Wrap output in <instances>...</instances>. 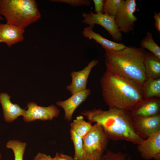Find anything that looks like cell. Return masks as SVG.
<instances>
[{"label":"cell","instance_id":"cell-1","mask_svg":"<svg viewBox=\"0 0 160 160\" xmlns=\"http://www.w3.org/2000/svg\"><path fill=\"white\" fill-rule=\"evenodd\" d=\"M109 108L107 111L94 108L84 110L81 113L91 123L99 124L109 139L124 140L137 145L140 143L143 139L135 131L133 118L129 112Z\"/></svg>","mask_w":160,"mask_h":160},{"label":"cell","instance_id":"cell-2","mask_svg":"<svg viewBox=\"0 0 160 160\" xmlns=\"http://www.w3.org/2000/svg\"><path fill=\"white\" fill-rule=\"evenodd\" d=\"M100 83L103 99L109 108L129 111L143 99L142 88L114 72L106 70Z\"/></svg>","mask_w":160,"mask_h":160},{"label":"cell","instance_id":"cell-3","mask_svg":"<svg viewBox=\"0 0 160 160\" xmlns=\"http://www.w3.org/2000/svg\"><path fill=\"white\" fill-rule=\"evenodd\" d=\"M148 52L141 47L127 46L118 51H105L106 70L121 76L142 88L147 79L144 62Z\"/></svg>","mask_w":160,"mask_h":160},{"label":"cell","instance_id":"cell-4","mask_svg":"<svg viewBox=\"0 0 160 160\" xmlns=\"http://www.w3.org/2000/svg\"><path fill=\"white\" fill-rule=\"evenodd\" d=\"M0 14L6 23L24 30L41 17L35 0H0Z\"/></svg>","mask_w":160,"mask_h":160},{"label":"cell","instance_id":"cell-5","mask_svg":"<svg viewBox=\"0 0 160 160\" xmlns=\"http://www.w3.org/2000/svg\"><path fill=\"white\" fill-rule=\"evenodd\" d=\"M82 139L83 153L80 160H99L106 150L109 141L101 126L95 123Z\"/></svg>","mask_w":160,"mask_h":160},{"label":"cell","instance_id":"cell-6","mask_svg":"<svg viewBox=\"0 0 160 160\" xmlns=\"http://www.w3.org/2000/svg\"><path fill=\"white\" fill-rule=\"evenodd\" d=\"M82 16L84 17L82 23L88 25L89 27L92 28L95 24L100 25L108 31L114 40L117 41L121 40L122 32L115 23L114 16L104 13H94L91 11L90 13H83Z\"/></svg>","mask_w":160,"mask_h":160},{"label":"cell","instance_id":"cell-7","mask_svg":"<svg viewBox=\"0 0 160 160\" xmlns=\"http://www.w3.org/2000/svg\"><path fill=\"white\" fill-rule=\"evenodd\" d=\"M136 6L135 0H124L114 16L115 23L121 32L126 33L134 31V23L138 19L134 15Z\"/></svg>","mask_w":160,"mask_h":160},{"label":"cell","instance_id":"cell-8","mask_svg":"<svg viewBox=\"0 0 160 160\" xmlns=\"http://www.w3.org/2000/svg\"><path fill=\"white\" fill-rule=\"evenodd\" d=\"M28 108L23 116L24 121L30 122L36 120L42 121L51 120L59 115L60 110L55 105L52 104L47 107L39 106L33 102L27 103Z\"/></svg>","mask_w":160,"mask_h":160},{"label":"cell","instance_id":"cell-9","mask_svg":"<svg viewBox=\"0 0 160 160\" xmlns=\"http://www.w3.org/2000/svg\"><path fill=\"white\" fill-rule=\"evenodd\" d=\"M133 124L137 134L142 139H145L160 131V113L151 116L133 118Z\"/></svg>","mask_w":160,"mask_h":160},{"label":"cell","instance_id":"cell-10","mask_svg":"<svg viewBox=\"0 0 160 160\" xmlns=\"http://www.w3.org/2000/svg\"><path fill=\"white\" fill-rule=\"evenodd\" d=\"M137 149L144 160H160V131L152 135L137 145Z\"/></svg>","mask_w":160,"mask_h":160},{"label":"cell","instance_id":"cell-11","mask_svg":"<svg viewBox=\"0 0 160 160\" xmlns=\"http://www.w3.org/2000/svg\"><path fill=\"white\" fill-rule=\"evenodd\" d=\"M98 63L97 60H92L82 70L71 72V83L66 87V89L71 95L87 89V80L89 74L93 68Z\"/></svg>","mask_w":160,"mask_h":160},{"label":"cell","instance_id":"cell-12","mask_svg":"<svg viewBox=\"0 0 160 160\" xmlns=\"http://www.w3.org/2000/svg\"><path fill=\"white\" fill-rule=\"evenodd\" d=\"M133 118L152 116L160 113V98L143 99L129 111Z\"/></svg>","mask_w":160,"mask_h":160},{"label":"cell","instance_id":"cell-13","mask_svg":"<svg viewBox=\"0 0 160 160\" xmlns=\"http://www.w3.org/2000/svg\"><path fill=\"white\" fill-rule=\"evenodd\" d=\"M90 93V90L87 89L73 95L71 97L65 100L56 102V105L63 109L65 120L68 121H71L73 115L75 110L85 101Z\"/></svg>","mask_w":160,"mask_h":160},{"label":"cell","instance_id":"cell-14","mask_svg":"<svg viewBox=\"0 0 160 160\" xmlns=\"http://www.w3.org/2000/svg\"><path fill=\"white\" fill-rule=\"evenodd\" d=\"M10 96L6 92L0 93V103L1 105L5 121L10 123L20 116H23L26 111L18 104H13L10 100Z\"/></svg>","mask_w":160,"mask_h":160},{"label":"cell","instance_id":"cell-15","mask_svg":"<svg viewBox=\"0 0 160 160\" xmlns=\"http://www.w3.org/2000/svg\"><path fill=\"white\" fill-rule=\"evenodd\" d=\"M24 30L7 23H0V40L10 47L23 41Z\"/></svg>","mask_w":160,"mask_h":160},{"label":"cell","instance_id":"cell-16","mask_svg":"<svg viewBox=\"0 0 160 160\" xmlns=\"http://www.w3.org/2000/svg\"><path fill=\"white\" fill-rule=\"evenodd\" d=\"M83 36L90 39H93L100 44L105 51H118L126 47L122 43L113 41L103 37L99 33L95 32L90 27H85L82 31Z\"/></svg>","mask_w":160,"mask_h":160},{"label":"cell","instance_id":"cell-17","mask_svg":"<svg viewBox=\"0 0 160 160\" xmlns=\"http://www.w3.org/2000/svg\"><path fill=\"white\" fill-rule=\"evenodd\" d=\"M147 78H160V59L148 52L144 62Z\"/></svg>","mask_w":160,"mask_h":160},{"label":"cell","instance_id":"cell-18","mask_svg":"<svg viewBox=\"0 0 160 160\" xmlns=\"http://www.w3.org/2000/svg\"><path fill=\"white\" fill-rule=\"evenodd\" d=\"M142 89L143 99L160 98V78H147Z\"/></svg>","mask_w":160,"mask_h":160},{"label":"cell","instance_id":"cell-19","mask_svg":"<svg viewBox=\"0 0 160 160\" xmlns=\"http://www.w3.org/2000/svg\"><path fill=\"white\" fill-rule=\"evenodd\" d=\"M84 119L83 116L79 115L70 124V130L74 132L82 138L91 130L93 125Z\"/></svg>","mask_w":160,"mask_h":160},{"label":"cell","instance_id":"cell-20","mask_svg":"<svg viewBox=\"0 0 160 160\" xmlns=\"http://www.w3.org/2000/svg\"><path fill=\"white\" fill-rule=\"evenodd\" d=\"M141 48L146 49L156 56L160 59V47L156 43L153 38V34L147 31L145 36L140 41Z\"/></svg>","mask_w":160,"mask_h":160},{"label":"cell","instance_id":"cell-21","mask_svg":"<svg viewBox=\"0 0 160 160\" xmlns=\"http://www.w3.org/2000/svg\"><path fill=\"white\" fill-rule=\"evenodd\" d=\"M26 145L25 142L15 140H9L6 144V147L12 150L14 160H23V156Z\"/></svg>","mask_w":160,"mask_h":160},{"label":"cell","instance_id":"cell-22","mask_svg":"<svg viewBox=\"0 0 160 160\" xmlns=\"http://www.w3.org/2000/svg\"><path fill=\"white\" fill-rule=\"evenodd\" d=\"M70 133L74 149L73 158L75 160H80L83 153V139L72 130H70Z\"/></svg>","mask_w":160,"mask_h":160},{"label":"cell","instance_id":"cell-23","mask_svg":"<svg viewBox=\"0 0 160 160\" xmlns=\"http://www.w3.org/2000/svg\"><path fill=\"white\" fill-rule=\"evenodd\" d=\"M124 1V0H104L103 13L110 16H115Z\"/></svg>","mask_w":160,"mask_h":160},{"label":"cell","instance_id":"cell-24","mask_svg":"<svg viewBox=\"0 0 160 160\" xmlns=\"http://www.w3.org/2000/svg\"><path fill=\"white\" fill-rule=\"evenodd\" d=\"M99 160H131L127 154L121 151L114 152L108 150Z\"/></svg>","mask_w":160,"mask_h":160},{"label":"cell","instance_id":"cell-25","mask_svg":"<svg viewBox=\"0 0 160 160\" xmlns=\"http://www.w3.org/2000/svg\"><path fill=\"white\" fill-rule=\"evenodd\" d=\"M52 2H61L68 4L73 7H78L82 5L89 6L91 1L88 0H52Z\"/></svg>","mask_w":160,"mask_h":160},{"label":"cell","instance_id":"cell-26","mask_svg":"<svg viewBox=\"0 0 160 160\" xmlns=\"http://www.w3.org/2000/svg\"><path fill=\"white\" fill-rule=\"evenodd\" d=\"M96 13H103L104 0H93Z\"/></svg>","mask_w":160,"mask_h":160},{"label":"cell","instance_id":"cell-27","mask_svg":"<svg viewBox=\"0 0 160 160\" xmlns=\"http://www.w3.org/2000/svg\"><path fill=\"white\" fill-rule=\"evenodd\" d=\"M53 160H75L73 157L68 155L57 152Z\"/></svg>","mask_w":160,"mask_h":160},{"label":"cell","instance_id":"cell-28","mask_svg":"<svg viewBox=\"0 0 160 160\" xmlns=\"http://www.w3.org/2000/svg\"><path fill=\"white\" fill-rule=\"evenodd\" d=\"M33 160H53V158H52L49 155L39 152L34 157Z\"/></svg>","mask_w":160,"mask_h":160},{"label":"cell","instance_id":"cell-29","mask_svg":"<svg viewBox=\"0 0 160 160\" xmlns=\"http://www.w3.org/2000/svg\"><path fill=\"white\" fill-rule=\"evenodd\" d=\"M155 22L154 25L157 30L160 32V13L155 12L154 15Z\"/></svg>","mask_w":160,"mask_h":160},{"label":"cell","instance_id":"cell-30","mask_svg":"<svg viewBox=\"0 0 160 160\" xmlns=\"http://www.w3.org/2000/svg\"><path fill=\"white\" fill-rule=\"evenodd\" d=\"M4 20L3 17L0 14V20Z\"/></svg>","mask_w":160,"mask_h":160},{"label":"cell","instance_id":"cell-31","mask_svg":"<svg viewBox=\"0 0 160 160\" xmlns=\"http://www.w3.org/2000/svg\"><path fill=\"white\" fill-rule=\"evenodd\" d=\"M1 154L0 152V160H1Z\"/></svg>","mask_w":160,"mask_h":160},{"label":"cell","instance_id":"cell-32","mask_svg":"<svg viewBox=\"0 0 160 160\" xmlns=\"http://www.w3.org/2000/svg\"><path fill=\"white\" fill-rule=\"evenodd\" d=\"M2 42L0 40V43Z\"/></svg>","mask_w":160,"mask_h":160}]
</instances>
